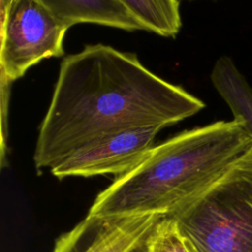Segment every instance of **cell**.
<instances>
[{
  "label": "cell",
  "mask_w": 252,
  "mask_h": 252,
  "mask_svg": "<svg viewBox=\"0 0 252 252\" xmlns=\"http://www.w3.org/2000/svg\"><path fill=\"white\" fill-rule=\"evenodd\" d=\"M206 104L158 77L135 53L110 45H86L63 58L48 109L39 126L33 162L51 169L107 134L137 127L164 128Z\"/></svg>",
  "instance_id": "6da1fadb"
},
{
  "label": "cell",
  "mask_w": 252,
  "mask_h": 252,
  "mask_svg": "<svg viewBox=\"0 0 252 252\" xmlns=\"http://www.w3.org/2000/svg\"><path fill=\"white\" fill-rule=\"evenodd\" d=\"M252 147L235 119L185 130L154 146L101 191L87 216L171 217L214 183Z\"/></svg>",
  "instance_id": "7a4b0ae2"
},
{
  "label": "cell",
  "mask_w": 252,
  "mask_h": 252,
  "mask_svg": "<svg viewBox=\"0 0 252 252\" xmlns=\"http://www.w3.org/2000/svg\"><path fill=\"white\" fill-rule=\"evenodd\" d=\"M211 81L228 105L233 119L252 137V87L231 58L220 57L211 72Z\"/></svg>",
  "instance_id": "ba28073f"
},
{
  "label": "cell",
  "mask_w": 252,
  "mask_h": 252,
  "mask_svg": "<svg viewBox=\"0 0 252 252\" xmlns=\"http://www.w3.org/2000/svg\"><path fill=\"white\" fill-rule=\"evenodd\" d=\"M10 0H1L4 8ZM43 4L70 28L89 23L127 32L143 30L119 0H41Z\"/></svg>",
  "instance_id": "52a82bcc"
},
{
  "label": "cell",
  "mask_w": 252,
  "mask_h": 252,
  "mask_svg": "<svg viewBox=\"0 0 252 252\" xmlns=\"http://www.w3.org/2000/svg\"><path fill=\"white\" fill-rule=\"evenodd\" d=\"M144 31L163 37H174L182 21L178 0H119Z\"/></svg>",
  "instance_id": "9c48e42d"
},
{
  "label": "cell",
  "mask_w": 252,
  "mask_h": 252,
  "mask_svg": "<svg viewBox=\"0 0 252 252\" xmlns=\"http://www.w3.org/2000/svg\"><path fill=\"white\" fill-rule=\"evenodd\" d=\"M158 126L125 129L99 137L77 150L50 169L62 179L114 174L115 177L138 164L155 146Z\"/></svg>",
  "instance_id": "5b68a950"
},
{
  "label": "cell",
  "mask_w": 252,
  "mask_h": 252,
  "mask_svg": "<svg viewBox=\"0 0 252 252\" xmlns=\"http://www.w3.org/2000/svg\"><path fill=\"white\" fill-rule=\"evenodd\" d=\"M170 218L192 252H252V147Z\"/></svg>",
  "instance_id": "3957f363"
},
{
  "label": "cell",
  "mask_w": 252,
  "mask_h": 252,
  "mask_svg": "<svg viewBox=\"0 0 252 252\" xmlns=\"http://www.w3.org/2000/svg\"><path fill=\"white\" fill-rule=\"evenodd\" d=\"M149 235L144 240L139 242L136 246H134L132 249H130L128 252H148V237H149Z\"/></svg>",
  "instance_id": "8fae6325"
},
{
  "label": "cell",
  "mask_w": 252,
  "mask_h": 252,
  "mask_svg": "<svg viewBox=\"0 0 252 252\" xmlns=\"http://www.w3.org/2000/svg\"><path fill=\"white\" fill-rule=\"evenodd\" d=\"M148 252H192L170 217L160 218L148 237Z\"/></svg>",
  "instance_id": "30bf717a"
},
{
  "label": "cell",
  "mask_w": 252,
  "mask_h": 252,
  "mask_svg": "<svg viewBox=\"0 0 252 252\" xmlns=\"http://www.w3.org/2000/svg\"><path fill=\"white\" fill-rule=\"evenodd\" d=\"M70 27L41 0H10L1 8V79L12 84L50 57L64 55Z\"/></svg>",
  "instance_id": "277c9868"
},
{
  "label": "cell",
  "mask_w": 252,
  "mask_h": 252,
  "mask_svg": "<svg viewBox=\"0 0 252 252\" xmlns=\"http://www.w3.org/2000/svg\"><path fill=\"white\" fill-rule=\"evenodd\" d=\"M160 218L157 215L106 219L87 216L57 238L52 252H128L151 233Z\"/></svg>",
  "instance_id": "8992f818"
}]
</instances>
